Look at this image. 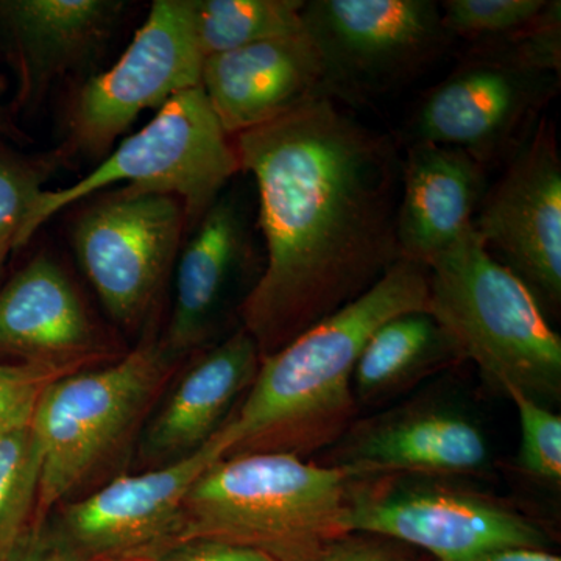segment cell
Here are the masks:
<instances>
[{"instance_id": "6da1fadb", "label": "cell", "mask_w": 561, "mask_h": 561, "mask_svg": "<svg viewBox=\"0 0 561 561\" xmlns=\"http://www.w3.org/2000/svg\"><path fill=\"white\" fill-rule=\"evenodd\" d=\"M256 184L264 265L242 328L271 356L371 289L401 260L397 144L328 95L236 136Z\"/></svg>"}, {"instance_id": "7a4b0ae2", "label": "cell", "mask_w": 561, "mask_h": 561, "mask_svg": "<svg viewBox=\"0 0 561 561\" xmlns=\"http://www.w3.org/2000/svg\"><path fill=\"white\" fill-rule=\"evenodd\" d=\"M430 271L401 257L371 289L271 356L214 437L224 459L254 453L305 457L334 445L356 415L354 365L381 324L427 311Z\"/></svg>"}, {"instance_id": "3957f363", "label": "cell", "mask_w": 561, "mask_h": 561, "mask_svg": "<svg viewBox=\"0 0 561 561\" xmlns=\"http://www.w3.org/2000/svg\"><path fill=\"white\" fill-rule=\"evenodd\" d=\"M350 483L339 468L291 454L227 457L192 485L175 542L216 540L275 561H317L351 535Z\"/></svg>"}, {"instance_id": "277c9868", "label": "cell", "mask_w": 561, "mask_h": 561, "mask_svg": "<svg viewBox=\"0 0 561 561\" xmlns=\"http://www.w3.org/2000/svg\"><path fill=\"white\" fill-rule=\"evenodd\" d=\"M427 312L461 359L507 397L516 390L549 405L561 394V339L540 301L494 260L474 230L427 265Z\"/></svg>"}, {"instance_id": "5b68a950", "label": "cell", "mask_w": 561, "mask_h": 561, "mask_svg": "<svg viewBox=\"0 0 561 561\" xmlns=\"http://www.w3.org/2000/svg\"><path fill=\"white\" fill-rule=\"evenodd\" d=\"M179 360L161 341L142 342L113 364L68 373L46 387L32 420L41 453L35 523L46 522L130 440Z\"/></svg>"}, {"instance_id": "8992f818", "label": "cell", "mask_w": 561, "mask_h": 561, "mask_svg": "<svg viewBox=\"0 0 561 561\" xmlns=\"http://www.w3.org/2000/svg\"><path fill=\"white\" fill-rule=\"evenodd\" d=\"M239 172L234 142L202 88H192L162 105L142 130L122 140L83 179L44 191L22 227L18 250L61 210L119 183H127L124 190L136 194L179 198L192 231Z\"/></svg>"}, {"instance_id": "52a82bcc", "label": "cell", "mask_w": 561, "mask_h": 561, "mask_svg": "<svg viewBox=\"0 0 561 561\" xmlns=\"http://www.w3.org/2000/svg\"><path fill=\"white\" fill-rule=\"evenodd\" d=\"M301 16L323 60L324 91L341 103L408 83L453 43L432 0H309Z\"/></svg>"}, {"instance_id": "ba28073f", "label": "cell", "mask_w": 561, "mask_h": 561, "mask_svg": "<svg viewBox=\"0 0 561 561\" xmlns=\"http://www.w3.org/2000/svg\"><path fill=\"white\" fill-rule=\"evenodd\" d=\"M205 57L191 0H154L130 46L113 68L81 84L68 110L62 161L102 158L146 110H160L180 92L201 87Z\"/></svg>"}, {"instance_id": "9c48e42d", "label": "cell", "mask_w": 561, "mask_h": 561, "mask_svg": "<svg viewBox=\"0 0 561 561\" xmlns=\"http://www.w3.org/2000/svg\"><path fill=\"white\" fill-rule=\"evenodd\" d=\"M187 230L172 195L127 190L102 195L73 221L72 247L111 319L138 328L157 308Z\"/></svg>"}, {"instance_id": "30bf717a", "label": "cell", "mask_w": 561, "mask_h": 561, "mask_svg": "<svg viewBox=\"0 0 561 561\" xmlns=\"http://www.w3.org/2000/svg\"><path fill=\"white\" fill-rule=\"evenodd\" d=\"M559 73L472 47L413 114V142L453 147L489 165L511 157L559 90Z\"/></svg>"}, {"instance_id": "8fae6325", "label": "cell", "mask_w": 561, "mask_h": 561, "mask_svg": "<svg viewBox=\"0 0 561 561\" xmlns=\"http://www.w3.org/2000/svg\"><path fill=\"white\" fill-rule=\"evenodd\" d=\"M350 534L415 546L438 561H481L508 548H542L538 524L500 502L443 485L409 483L354 490Z\"/></svg>"}, {"instance_id": "7c38bea8", "label": "cell", "mask_w": 561, "mask_h": 561, "mask_svg": "<svg viewBox=\"0 0 561 561\" xmlns=\"http://www.w3.org/2000/svg\"><path fill=\"white\" fill-rule=\"evenodd\" d=\"M472 230L494 260L542 305L561 302V158L556 128L541 116L489 186Z\"/></svg>"}, {"instance_id": "4fadbf2b", "label": "cell", "mask_w": 561, "mask_h": 561, "mask_svg": "<svg viewBox=\"0 0 561 561\" xmlns=\"http://www.w3.org/2000/svg\"><path fill=\"white\" fill-rule=\"evenodd\" d=\"M221 459L224 453L213 437L184 459L119 476L62 505L54 529L84 561L160 553L176 540L192 485Z\"/></svg>"}, {"instance_id": "5bb4252c", "label": "cell", "mask_w": 561, "mask_h": 561, "mask_svg": "<svg viewBox=\"0 0 561 561\" xmlns=\"http://www.w3.org/2000/svg\"><path fill=\"white\" fill-rule=\"evenodd\" d=\"M192 231L176 260L171 320L161 339L176 357L214 334L232 290L257 257L250 205L242 192H221Z\"/></svg>"}, {"instance_id": "9a60e30c", "label": "cell", "mask_w": 561, "mask_h": 561, "mask_svg": "<svg viewBox=\"0 0 561 561\" xmlns=\"http://www.w3.org/2000/svg\"><path fill=\"white\" fill-rule=\"evenodd\" d=\"M119 0H0V46L16 73L18 108L28 111L108 43Z\"/></svg>"}, {"instance_id": "2e32d148", "label": "cell", "mask_w": 561, "mask_h": 561, "mask_svg": "<svg viewBox=\"0 0 561 561\" xmlns=\"http://www.w3.org/2000/svg\"><path fill=\"white\" fill-rule=\"evenodd\" d=\"M201 88L228 136L278 119L327 95L319 49L302 28L203 61Z\"/></svg>"}, {"instance_id": "e0dca14e", "label": "cell", "mask_w": 561, "mask_h": 561, "mask_svg": "<svg viewBox=\"0 0 561 561\" xmlns=\"http://www.w3.org/2000/svg\"><path fill=\"white\" fill-rule=\"evenodd\" d=\"M0 353L68 370L108 354L79 289L49 254L33 257L0 289Z\"/></svg>"}, {"instance_id": "ac0fdd59", "label": "cell", "mask_w": 561, "mask_h": 561, "mask_svg": "<svg viewBox=\"0 0 561 561\" xmlns=\"http://www.w3.org/2000/svg\"><path fill=\"white\" fill-rule=\"evenodd\" d=\"M330 467L351 481L393 472L472 474L490 459L489 443L472 421L453 409L409 408L350 427L334 443Z\"/></svg>"}, {"instance_id": "d6986e66", "label": "cell", "mask_w": 561, "mask_h": 561, "mask_svg": "<svg viewBox=\"0 0 561 561\" xmlns=\"http://www.w3.org/2000/svg\"><path fill=\"white\" fill-rule=\"evenodd\" d=\"M261 364L241 328L203 353L144 427L139 457L146 470L184 459L216 435L249 390Z\"/></svg>"}, {"instance_id": "ffe728a7", "label": "cell", "mask_w": 561, "mask_h": 561, "mask_svg": "<svg viewBox=\"0 0 561 561\" xmlns=\"http://www.w3.org/2000/svg\"><path fill=\"white\" fill-rule=\"evenodd\" d=\"M486 168L459 149L412 142L401 164L397 239L401 256L430 265L472 228Z\"/></svg>"}, {"instance_id": "44dd1931", "label": "cell", "mask_w": 561, "mask_h": 561, "mask_svg": "<svg viewBox=\"0 0 561 561\" xmlns=\"http://www.w3.org/2000/svg\"><path fill=\"white\" fill-rule=\"evenodd\" d=\"M461 359L449 335L427 311L400 313L381 324L354 365L356 401H381L409 383Z\"/></svg>"}, {"instance_id": "7402d4cb", "label": "cell", "mask_w": 561, "mask_h": 561, "mask_svg": "<svg viewBox=\"0 0 561 561\" xmlns=\"http://www.w3.org/2000/svg\"><path fill=\"white\" fill-rule=\"evenodd\" d=\"M191 7L205 58L305 28V0H191Z\"/></svg>"}, {"instance_id": "603a6c76", "label": "cell", "mask_w": 561, "mask_h": 561, "mask_svg": "<svg viewBox=\"0 0 561 561\" xmlns=\"http://www.w3.org/2000/svg\"><path fill=\"white\" fill-rule=\"evenodd\" d=\"M39 481L32 424L0 437V561L35 523Z\"/></svg>"}, {"instance_id": "cb8c5ba5", "label": "cell", "mask_w": 561, "mask_h": 561, "mask_svg": "<svg viewBox=\"0 0 561 561\" xmlns=\"http://www.w3.org/2000/svg\"><path fill=\"white\" fill-rule=\"evenodd\" d=\"M60 151L18 153L0 142V275L18 241L28 214L46 191L47 180L60 168Z\"/></svg>"}, {"instance_id": "d4e9b609", "label": "cell", "mask_w": 561, "mask_h": 561, "mask_svg": "<svg viewBox=\"0 0 561 561\" xmlns=\"http://www.w3.org/2000/svg\"><path fill=\"white\" fill-rule=\"evenodd\" d=\"M548 0H446L440 5L443 25L451 39L478 44L507 39L531 24Z\"/></svg>"}, {"instance_id": "484cf974", "label": "cell", "mask_w": 561, "mask_h": 561, "mask_svg": "<svg viewBox=\"0 0 561 561\" xmlns=\"http://www.w3.org/2000/svg\"><path fill=\"white\" fill-rule=\"evenodd\" d=\"M522 427L519 470L538 481H561V416L522 391H508Z\"/></svg>"}, {"instance_id": "4316f807", "label": "cell", "mask_w": 561, "mask_h": 561, "mask_svg": "<svg viewBox=\"0 0 561 561\" xmlns=\"http://www.w3.org/2000/svg\"><path fill=\"white\" fill-rule=\"evenodd\" d=\"M72 371L77 370L27 362H0V437L31 426L36 405L46 387Z\"/></svg>"}, {"instance_id": "83f0119b", "label": "cell", "mask_w": 561, "mask_h": 561, "mask_svg": "<svg viewBox=\"0 0 561 561\" xmlns=\"http://www.w3.org/2000/svg\"><path fill=\"white\" fill-rule=\"evenodd\" d=\"M2 561H84L46 523H33Z\"/></svg>"}, {"instance_id": "f1b7e54d", "label": "cell", "mask_w": 561, "mask_h": 561, "mask_svg": "<svg viewBox=\"0 0 561 561\" xmlns=\"http://www.w3.org/2000/svg\"><path fill=\"white\" fill-rule=\"evenodd\" d=\"M154 561H275L254 549L216 540L175 542L158 553Z\"/></svg>"}, {"instance_id": "f546056e", "label": "cell", "mask_w": 561, "mask_h": 561, "mask_svg": "<svg viewBox=\"0 0 561 561\" xmlns=\"http://www.w3.org/2000/svg\"><path fill=\"white\" fill-rule=\"evenodd\" d=\"M317 561H412L394 541L373 535L353 534Z\"/></svg>"}, {"instance_id": "4dcf8cb0", "label": "cell", "mask_w": 561, "mask_h": 561, "mask_svg": "<svg viewBox=\"0 0 561 561\" xmlns=\"http://www.w3.org/2000/svg\"><path fill=\"white\" fill-rule=\"evenodd\" d=\"M481 561H561V559L542 548H508L490 553Z\"/></svg>"}, {"instance_id": "1f68e13d", "label": "cell", "mask_w": 561, "mask_h": 561, "mask_svg": "<svg viewBox=\"0 0 561 561\" xmlns=\"http://www.w3.org/2000/svg\"><path fill=\"white\" fill-rule=\"evenodd\" d=\"M20 136V130L11 124L9 117L0 110V142H2L3 139L16 140Z\"/></svg>"}]
</instances>
